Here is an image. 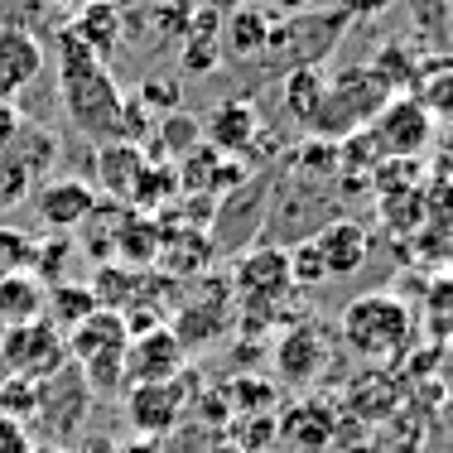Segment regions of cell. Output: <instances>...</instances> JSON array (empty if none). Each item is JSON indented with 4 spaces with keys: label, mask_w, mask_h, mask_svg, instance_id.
I'll use <instances>...</instances> for the list:
<instances>
[{
    "label": "cell",
    "mask_w": 453,
    "mask_h": 453,
    "mask_svg": "<svg viewBox=\"0 0 453 453\" xmlns=\"http://www.w3.org/2000/svg\"><path fill=\"white\" fill-rule=\"evenodd\" d=\"M44 73V44L19 25H0V106H15Z\"/></svg>",
    "instance_id": "cell-8"
},
{
    "label": "cell",
    "mask_w": 453,
    "mask_h": 453,
    "mask_svg": "<svg viewBox=\"0 0 453 453\" xmlns=\"http://www.w3.org/2000/svg\"><path fill=\"white\" fill-rule=\"evenodd\" d=\"M395 0H338V10L348 19H357V15H381V10H391Z\"/></svg>",
    "instance_id": "cell-31"
},
{
    "label": "cell",
    "mask_w": 453,
    "mask_h": 453,
    "mask_svg": "<svg viewBox=\"0 0 453 453\" xmlns=\"http://www.w3.org/2000/svg\"><path fill=\"white\" fill-rule=\"evenodd\" d=\"M0 453H35L25 425H19V419H10V415H0Z\"/></svg>",
    "instance_id": "cell-29"
},
{
    "label": "cell",
    "mask_w": 453,
    "mask_h": 453,
    "mask_svg": "<svg viewBox=\"0 0 453 453\" xmlns=\"http://www.w3.org/2000/svg\"><path fill=\"white\" fill-rule=\"evenodd\" d=\"M434 174L453 179V121L439 126V135H434Z\"/></svg>",
    "instance_id": "cell-30"
},
{
    "label": "cell",
    "mask_w": 453,
    "mask_h": 453,
    "mask_svg": "<svg viewBox=\"0 0 453 453\" xmlns=\"http://www.w3.org/2000/svg\"><path fill=\"white\" fill-rule=\"evenodd\" d=\"M5 362L15 366V376L35 381V376H53L58 366H68V348H63V333L49 319L25 323V328H10L5 338Z\"/></svg>",
    "instance_id": "cell-7"
},
{
    "label": "cell",
    "mask_w": 453,
    "mask_h": 453,
    "mask_svg": "<svg viewBox=\"0 0 453 453\" xmlns=\"http://www.w3.org/2000/svg\"><path fill=\"white\" fill-rule=\"evenodd\" d=\"M179 193V174H174V165H145L140 169V179H135V188H131V203L135 208H165V198H174Z\"/></svg>",
    "instance_id": "cell-25"
},
{
    "label": "cell",
    "mask_w": 453,
    "mask_h": 453,
    "mask_svg": "<svg viewBox=\"0 0 453 453\" xmlns=\"http://www.w3.org/2000/svg\"><path fill=\"white\" fill-rule=\"evenodd\" d=\"M150 165L145 145H131V140H111V145L96 155V174H102V188L116 193V198H131L140 169Z\"/></svg>",
    "instance_id": "cell-19"
},
{
    "label": "cell",
    "mask_w": 453,
    "mask_h": 453,
    "mask_svg": "<svg viewBox=\"0 0 453 453\" xmlns=\"http://www.w3.org/2000/svg\"><path fill=\"white\" fill-rule=\"evenodd\" d=\"M19 135V106H0V150Z\"/></svg>",
    "instance_id": "cell-33"
},
{
    "label": "cell",
    "mask_w": 453,
    "mask_h": 453,
    "mask_svg": "<svg viewBox=\"0 0 453 453\" xmlns=\"http://www.w3.org/2000/svg\"><path fill=\"white\" fill-rule=\"evenodd\" d=\"M193 5H198L203 15H218V19H226V15H236V10H246L251 0H193Z\"/></svg>",
    "instance_id": "cell-32"
},
{
    "label": "cell",
    "mask_w": 453,
    "mask_h": 453,
    "mask_svg": "<svg viewBox=\"0 0 453 453\" xmlns=\"http://www.w3.org/2000/svg\"><path fill=\"white\" fill-rule=\"evenodd\" d=\"M63 348H68V362L82 372V381H88L96 395H106V391L121 386L131 328H126V319L116 314V309H96L88 323L63 333Z\"/></svg>",
    "instance_id": "cell-3"
},
{
    "label": "cell",
    "mask_w": 453,
    "mask_h": 453,
    "mask_svg": "<svg viewBox=\"0 0 453 453\" xmlns=\"http://www.w3.org/2000/svg\"><path fill=\"white\" fill-rule=\"evenodd\" d=\"M183 415V386L179 381H155V386H131L126 395V419L140 439H159L179 425Z\"/></svg>",
    "instance_id": "cell-9"
},
{
    "label": "cell",
    "mask_w": 453,
    "mask_h": 453,
    "mask_svg": "<svg viewBox=\"0 0 453 453\" xmlns=\"http://www.w3.org/2000/svg\"><path fill=\"white\" fill-rule=\"evenodd\" d=\"M96 208V188L88 179H53L39 188V218H44L49 232H73L92 218Z\"/></svg>",
    "instance_id": "cell-11"
},
{
    "label": "cell",
    "mask_w": 453,
    "mask_h": 453,
    "mask_svg": "<svg viewBox=\"0 0 453 453\" xmlns=\"http://www.w3.org/2000/svg\"><path fill=\"white\" fill-rule=\"evenodd\" d=\"M212 453H242V449H236V444H218V449H212Z\"/></svg>",
    "instance_id": "cell-36"
},
{
    "label": "cell",
    "mask_w": 453,
    "mask_h": 453,
    "mask_svg": "<svg viewBox=\"0 0 453 453\" xmlns=\"http://www.w3.org/2000/svg\"><path fill=\"white\" fill-rule=\"evenodd\" d=\"M183 362H188V352H183V342L174 338V328H150V333H135L131 348H126V372L121 381L131 386H155V381H179L183 376Z\"/></svg>",
    "instance_id": "cell-6"
},
{
    "label": "cell",
    "mask_w": 453,
    "mask_h": 453,
    "mask_svg": "<svg viewBox=\"0 0 453 453\" xmlns=\"http://www.w3.org/2000/svg\"><path fill=\"white\" fill-rule=\"evenodd\" d=\"M425 323L439 342H453V275L434 280L425 295Z\"/></svg>",
    "instance_id": "cell-26"
},
{
    "label": "cell",
    "mask_w": 453,
    "mask_h": 453,
    "mask_svg": "<svg viewBox=\"0 0 453 453\" xmlns=\"http://www.w3.org/2000/svg\"><path fill=\"white\" fill-rule=\"evenodd\" d=\"M366 232L352 218H338V222H328L323 232L314 236V251H319V261H323V275L328 280H348V275H357L362 265H366Z\"/></svg>",
    "instance_id": "cell-12"
},
{
    "label": "cell",
    "mask_w": 453,
    "mask_h": 453,
    "mask_svg": "<svg viewBox=\"0 0 453 453\" xmlns=\"http://www.w3.org/2000/svg\"><path fill=\"white\" fill-rule=\"evenodd\" d=\"M135 102L140 106H145V111H174V106H179V88H174V82H140V96H135Z\"/></svg>",
    "instance_id": "cell-28"
},
{
    "label": "cell",
    "mask_w": 453,
    "mask_h": 453,
    "mask_svg": "<svg viewBox=\"0 0 453 453\" xmlns=\"http://www.w3.org/2000/svg\"><path fill=\"white\" fill-rule=\"evenodd\" d=\"M391 96L395 92L376 78L372 63H366V68H348V73H338V78L328 82L323 106H319V116H314V126H309V131H319V135H328V140H348V135L366 131V126L376 121V111H381Z\"/></svg>",
    "instance_id": "cell-4"
},
{
    "label": "cell",
    "mask_w": 453,
    "mask_h": 453,
    "mask_svg": "<svg viewBox=\"0 0 453 453\" xmlns=\"http://www.w3.org/2000/svg\"><path fill=\"white\" fill-rule=\"evenodd\" d=\"M222 58H226L222 53V19L198 10V15L183 25V68L198 73V78H208V73H218Z\"/></svg>",
    "instance_id": "cell-17"
},
{
    "label": "cell",
    "mask_w": 453,
    "mask_h": 453,
    "mask_svg": "<svg viewBox=\"0 0 453 453\" xmlns=\"http://www.w3.org/2000/svg\"><path fill=\"white\" fill-rule=\"evenodd\" d=\"M58 88H63V111L82 135L121 140L126 96L106 73V63L73 39V29H58Z\"/></svg>",
    "instance_id": "cell-1"
},
{
    "label": "cell",
    "mask_w": 453,
    "mask_h": 453,
    "mask_svg": "<svg viewBox=\"0 0 453 453\" xmlns=\"http://www.w3.org/2000/svg\"><path fill=\"white\" fill-rule=\"evenodd\" d=\"M271 5L280 10V15H309V5H314V0H271Z\"/></svg>",
    "instance_id": "cell-34"
},
{
    "label": "cell",
    "mask_w": 453,
    "mask_h": 453,
    "mask_svg": "<svg viewBox=\"0 0 453 453\" xmlns=\"http://www.w3.org/2000/svg\"><path fill=\"white\" fill-rule=\"evenodd\" d=\"M338 328H342V342L362 362H395L405 357L410 338H415V309L391 289H372V295H357L342 309Z\"/></svg>",
    "instance_id": "cell-2"
},
{
    "label": "cell",
    "mask_w": 453,
    "mask_h": 453,
    "mask_svg": "<svg viewBox=\"0 0 453 453\" xmlns=\"http://www.w3.org/2000/svg\"><path fill=\"white\" fill-rule=\"evenodd\" d=\"M58 5H78V10H82V5H88V0H58Z\"/></svg>",
    "instance_id": "cell-37"
},
{
    "label": "cell",
    "mask_w": 453,
    "mask_h": 453,
    "mask_svg": "<svg viewBox=\"0 0 453 453\" xmlns=\"http://www.w3.org/2000/svg\"><path fill=\"white\" fill-rule=\"evenodd\" d=\"M280 434L295 449H323L333 439V410H323V401H304L280 419Z\"/></svg>",
    "instance_id": "cell-21"
},
{
    "label": "cell",
    "mask_w": 453,
    "mask_h": 453,
    "mask_svg": "<svg viewBox=\"0 0 453 453\" xmlns=\"http://www.w3.org/2000/svg\"><path fill=\"white\" fill-rule=\"evenodd\" d=\"M449 265H453V242H449Z\"/></svg>",
    "instance_id": "cell-38"
},
{
    "label": "cell",
    "mask_w": 453,
    "mask_h": 453,
    "mask_svg": "<svg viewBox=\"0 0 453 453\" xmlns=\"http://www.w3.org/2000/svg\"><path fill=\"white\" fill-rule=\"evenodd\" d=\"M35 453H68L63 444H35Z\"/></svg>",
    "instance_id": "cell-35"
},
{
    "label": "cell",
    "mask_w": 453,
    "mask_h": 453,
    "mask_svg": "<svg viewBox=\"0 0 453 453\" xmlns=\"http://www.w3.org/2000/svg\"><path fill=\"white\" fill-rule=\"evenodd\" d=\"M29 261H35V242L19 226H0V280L29 271Z\"/></svg>",
    "instance_id": "cell-27"
},
{
    "label": "cell",
    "mask_w": 453,
    "mask_h": 453,
    "mask_svg": "<svg viewBox=\"0 0 453 453\" xmlns=\"http://www.w3.org/2000/svg\"><path fill=\"white\" fill-rule=\"evenodd\" d=\"M236 289H242V299H251V304L275 309L280 299L295 289V280H289V251L256 246V251L236 265Z\"/></svg>",
    "instance_id": "cell-10"
},
{
    "label": "cell",
    "mask_w": 453,
    "mask_h": 453,
    "mask_svg": "<svg viewBox=\"0 0 453 453\" xmlns=\"http://www.w3.org/2000/svg\"><path fill=\"white\" fill-rule=\"evenodd\" d=\"M203 131H208V145L218 150V155H242V150L261 135V116H256L251 102L232 96V102H222L218 111L208 116V126H203Z\"/></svg>",
    "instance_id": "cell-14"
},
{
    "label": "cell",
    "mask_w": 453,
    "mask_h": 453,
    "mask_svg": "<svg viewBox=\"0 0 453 453\" xmlns=\"http://www.w3.org/2000/svg\"><path fill=\"white\" fill-rule=\"evenodd\" d=\"M410 96H415L439 126H449L453 121V53H429V58H419Z\"/></svg>",
    "instance_id": "cell-13"
},
{
    "label": "cell",
    "mask_w": 453,
    "mask_h": 453,
    "mask_svg": "<svg viewBox=\"0 0 453 453\" xmlns=\"http://www.w3.org/2000/svg\"><path fill=\"white\" fill-rule=\"evenodd\" d=\"M96 309H102L96 304V289L92 285H73V280H58V285H49V295H44V319L58 333H73L78 323H88Z\"/></svg>",
    "instance_id": "cell-20"
},
{
    "label": "cell",
    "mask_w": 453,
    "mask_h": 453,
    "mask_svg": "<svg viewBox=\"0 0 453 453\" xmlns=\"http://www.w3.org/2000/svg\"><path fill=\"white\" fill-rule=\"evenodd\" d=\"M198 140H203V126L193 121V116H179V111H169L165 121H159L155 159H159V165H169V159H183L188 150H198Z\"/></svg>",
    "instance_id": "cell-24"
},
{
    "label": "cell",
    "mask_w": 453,
    "mask_h": 453,
    "mask_svg": "<svg viewBox=\"0 0 453 453\" xmlns=\"http://www.w3.org/2000/svg\"><path fill=\"white\" fill-rule=\"evenodd\" d=\"M323 92H328V78H323L319 68H289L285 73V102H289V111H295L299 126H314Z\"/></svg>",
    "instance_id": "cell-23"
},
{
    "label": "cell",
    "mask_w": 453,
    "mask_h": 453,
    "mask_svg": "<svg viewBox=\"0 0 453 453\" xmlns=\"http://www.w3.org/2000/svg\"><path fill=\"white\" fill-rule=\"evenodd\" d=\"M366 135H372V145L381 159H419L425 150H434L439 121L410 92H401L376 111V121L366 126Z\"/></svg>",
    "instance_id": "cell-5"
},
{
    "label": "cell",
    "mask_w": 453,
    "mask_h": 453,
    "mask_svg": "<svg viewBox=\"0 0 453 453\" xmlns=\"http://www.w3.org/2000/svg\"><path fill=\"white\" fill-rule=\"evenodd\" d=\"M44 280L19 271V275H5L0 280V323L5 328H25V323H39L44 319Z\"/></svg>",
    "instance_id": "cell-16"
},
{
    "label": "cell",
    "mask_w": 453,
    "mask_h": 453,
    "mask_svg": "<svg viewBox=\"0 0 453 453\" xmlns=\"http://www.w3.org/2000/svg\"><path fill=\"white\" fill-rule=\"evenodd\" d=\"M271 35H275L271 19L246 5L222 19V53H232V58H261V53H271Z\"/></svg>",
    "instance_id": "cell-18"
},
{
    "label": "cell",
    "mask_w": 453,
    "mask_h": 453,
    "mask_svg": "<svg viewBox=\"0 0 453 453\" xmlns=\"http://www.w3.org/2000/svg\"><path fill=\"white\" fill-rule=\"evenodd\" d=\"M319 366H323V342H319V333L309 328V323L295 328L285 342H280V376H285V381L304 386Z\"/></svg>",
    "instance_id": "cell-22"
},
{
    "label": "cell",
    "mask_w": 453,
    "mask_h": 453,
    "mask_svg": "<svg viewBox=\"0 0 453 453\" xmlns=\"http://www.w3.org/2000/svg\"><path fill=\"white\" fill-rule=\"evenodd\" d=\"M121 29H126V15L111 0H88V5L78 10V19H73V39H78L82 49H92L102 63L116 53V44H121Z\"/></svg>",
    "instance_id": "cell-15"
}]
</instances>
